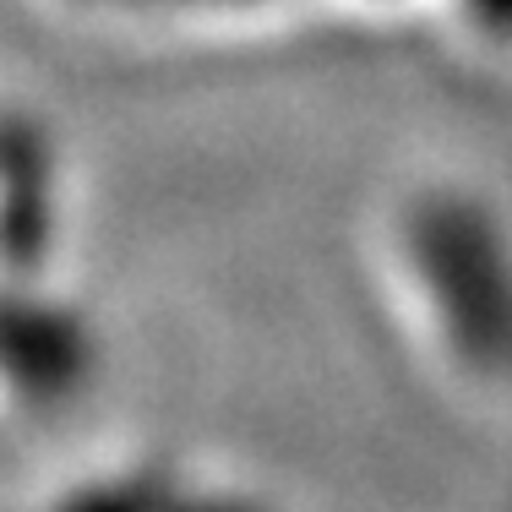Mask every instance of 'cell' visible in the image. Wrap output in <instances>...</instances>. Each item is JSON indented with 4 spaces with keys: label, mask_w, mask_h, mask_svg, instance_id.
<instances>
[{
    "label": "cell",
    "mask_w": 512,
    "mask_h": 512,
    "mask_svg": "<svg viewBox=\"0 0 512 512\" xmlns=\"http://www.w3.org/2000/svg\"><path fill=\"white\" fill-rule=\"evenodd\" d=\"M409 273L431 284L436 322L458 355H485V365L502 360V322L507 306L491 295H474V284L502 289V235L474 202H420L404 218Z\"/></svg>",
    "instance_id": "obj_1"
},
{
    "label": "cell",
    "mask_w": 512,
    "mask_h": 512,
    "mask_svg": "<svg viewBox=\"0 0 512 512\" xmlns=\"http://www.w3.org/2000/svg\"><path fill=\"white\" fill-rule=\"evenodd\" d=\"M463 6V17L474 22V28L485 33V39H502V28H507V0H458Z\"/></svg>",
    "instance_id": "obj_2"
}]
</instances>
